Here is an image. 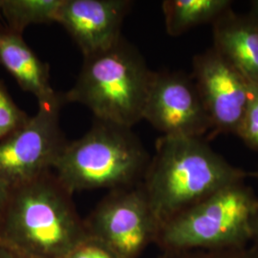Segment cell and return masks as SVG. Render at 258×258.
Returning a JSON list of instances; mask_svg holds the SVG:
<instances>
[{
	"label": "cell",
	"mask_w": 258,
	"mask_h": 258,
	"mask_svg": "<svg viewBox=\"0 0 258 258\" xmlns=\"http://www.w3.org/2000/svg\"><path fill=\"white\" fill-rule=\"evenodd\" d=\"M246 176L202 138L162 136L140 185L159 231L179 214Z\"/></svg>",
	"instance_id": "6da1fadb"
},
{
	"label": "cell",
	"mask_w": 258,
	"mask_h": 258,
	"mask_svg": "<svg viewBox=\"0 0 258 258\" xmlns=\"http://www.w3.org/2000/svg\"><path fill=\"white\" fill-rule=\"evenodd\" d=\"M73 195L54 172L11 187L0 245L19 258H62L85 239Z\"/></svg>",
	"instance_id": "7a4b0ae2"
},
{
	"label": "cell",
	"mask_w": 258,
	"mask_h": 258,
	"mask_svg": "<svg viewBox=\"0 0 258 258\" xmlns=\"http://www.w3.org/2000/svg\"><path fill=\"white\" fill-rule=\"evenodd\" d=\"M149 161L131 128L95 120L81 138L66 143L53 172L71 194L111 191L141 184Z\"/></svg>",
	"instance_id": "3957f363"
},
{
	"label": "cell",
	"mask_w": 258,
	"mask_h": 258,
	"mask_svg": "<svg viewBox=\"0 0 258 258\" xmlns=\"http://www.w3.org/2000/svg\"><path fill=\"white\" fill-rule=\"evenodd\" d=\"M153 73L138 50L121 37L110 48L83 56L80 74L63 100L84 105L96 120L131 128L143 120Z\"/></svg>",
	"instance_id": "277c9868"
},
{
	"label": "cell",
	"mask_w": 258,
	"mask_h": 258,
	"mask_svg": "<svg viewBox=\"0 0 258 258\" xmlns=\"http://www.w3.org/2000/svg\"><path fill=\"white\" fill-rule=\"evenodd\" d=\"M258 197L245 180L229 184L167 222L154 244L161 252L250 245Z\"/></svg>",
	"instance_id": "5b68a950"
},
{
	"label": "cell",
	"mask_w": 258,
	"mask_h": 258,
	"mask_svg": "<svg viewBox=\"0 0 258 258\" xmlns=\"http://www.w3.org/2000/svg\"><path fill=\"white\" fill-rule=\"evenodd\" d=\"M63 102L38 104L34 116L0 140V180L15 187L52 172L68 141L59 124Z\"/></svg>",
	"instance_id": "8992f818"
},
{
	"label": "cell",
	"mask_w": 258,
	"mask_h": 258,
	"mask_svg": "<svg viewBox=\"0 0 258 258\" xmlns=\"http://www.w3.org/2000/svg\"><path fill=\"white\" fill-rule=\"evenodd\" d=\"M84 225L87 234L121 258H139L154 244L158 228L141 185L111 190Z\"/></svg>",
	"instance_id": "52a82bcc"
},
{
	"label": "cell",
	"mask_w": 258,
	"mask_h": 258,
	"mask_svg": "<svg viewBox=\"0 0 258 258\" xmlns=\"http://www.w3.org/2000/svg\"><path fill=\"white\" fill-rule=\"evenodd\" d=\"M143 120L165 137L202 138L212 122L194 79L182 72L153 73Z\"/></svg>",
	"instance_id": "ba28073f"
},
{
	"label": "cell",
	"mask_w": 258,
	"mask_h": 258,
	"mask_svg": "<svg viewBox=\"0 0 258 258\" xmlns=\"http://www.w3.org/2000/svg\"><path fill=\"white\" fill-rule=\"evenodd\" d=\"M192 67L212 134L237 135L249 100V82L213 48L195 55Z\"/></svg>",
	"instance_id": "9c48e42d"
},
{
	"label": "cell",
	"mask_w": 258,
	"mask_h": 258,
	"mask_svg": "<svg viewBox=\"0 0 258 258\" xmlns=\"http://www.w3.org/2000/svg\"><path fill=\"white\" fill-rule=\"evenodd\" d=\"M132 6L129 0H62L55 22L64 28L83 56L104 51L120 38Z\"/></svg>",
	"instance_id": "30bf717a"
},
{
	"label": "cell",
	"mask_w": 258,
	"mask_h": 258,
	"mask_svg": "<svg viewBox=\"0 0 258 258\" xmlns=\"http://www.w3.org/2000/svg\"><path fill=\"white\" fill-rule=\"evenodd\" d=\"M0 64L20 88L37 98L38 104L64 102L51 85L50 68L23 39L22 34L0 28Z\"/></svg>",
	"instance_id": "8fae6325"
},
{
	"label": "cell",
	"mask_w": 258,
	"mask_h": 258,
	"mask_svg": "<svg viewBox=\"0 0 258 258\" xmlns=\"http://www.w3.org/2000/svg\"><path fill=\"white\" fill-rule=\"evenodd\" d=\"M213 49L250 83L258 85V22L227 11L213 23Z\"/></svg>",
	"instance_id": "7c38bea8"
},
{
	"label": "cell",
	"mask_w": 258,
	"mask_h": 258,
	"mask_svg": "<svg viewBox=\"0 0 258 258\" xmlns=\"http://www.w3.org/2000/svg\"><path fill=\"white\" fill-rule=\"evenodd\" d=\"M231 0H165L162 9L166 33L179 37L190 29L213 23L231 10Z\"/></svg>",
	"instance_id": "4fadbf2b"
},
{
	"label": "cell",
	"mask_w": 258,
	"mask_h": 258,
	"mask_svg": "<svg viewBox=\"0 0 258 258\" xmlns=\"http://www.w3.org/2000/svg\"><path fill=\"white\" fill-rule=\"evenodd\" d=\"M61 3L62 0H2L1 14L8 29L22 34L31 25L55 22Z\"/></svg>",
	"instance_id": "5bb4252c"
},
{
	"label": "cell",
	"mask_w": 258,
	"mask_h": 258,
	"mask_svg": "<svg viewBox=\"0 0 258 258\" xmlns=\"http://www.w3.org/2000/svg\"><path fill=\"white\" fill-rule=\"evenodd\" d=\"M26 112L20 109L3 83L0 82V140L21 126L29 119Z\"/></svg>",
	"instance_id": "9a60e30c"
},
{
	"label": "cell",
	"mask_w": 258,
	"mask_h": 258,
	"mask_svg": "<svg viewBox=\"0 0 258 258\" xmlns=\"http://www.w3.org/2000/svg\"><path fill=\"white\" fill-rule=\"evenodd\" d=\"M237 136L252 149L258 150V85L249 83V100Z\"/></svg>",
	"instance_id": "2e32d148"
},
{
	"label": "cell",
	"mask_w": 258,
	"mask_h": 258,
	"mask_svg": "<svg viewBox=\"0 0 258 258\" xmlns=\"http://www.w3.org/2000/svg\"><path fill=\"white\" fill-rule=\"evenodd\" d=\"M156 258H258V252L251 245H248L225 249L161 252Z\"/></svg>",
	"instance_id": "e0dca14e"
},
{
	"label": "cell",
	"mask_w": 258,
	"mask_h": 258,
	"mask_svg": "<svg viewBox=\"0 0 258 258\" xmlns=\"http://www.w3.org/2000/svg\"><path fill=\"white\" fill-rule=\"evenodd\" d=\"M62 258H121L99 240L89 235Z\"/></svg>",
	"instance_id": "ac0fdd59"
},
{
	"label": "cell",
	"mask_w": 258,
	"mask_h": 258,
	"mask_svg": "<svg viewBox=\"0 0 258 258\" xmlns=\"http://www.w3.org/2000/svg\"><path fill=\"white\" fill-rule=\"evenodd\" d=\"M11 195V186L0 180V223L6 211Z\"/></svg>",
	"instance_id": "d6986e66"
},
{
	"label": "cell",
	"mask_w": 258,
	"mask_h": 258,
	"mask_svg": "<svg viewBox=\"0 0 258 258\" xmlns=\"http://www.w3.org/2000/svg\"><path fill=\"white\" fill-rule=\"evenodd\" d=\"M250 245L258 252V214L254 220V224H253V231H252V237L250 241Z\"/></svg>",
	"instance_id": "ffe728a7"
},
{
	"label": "cell",
	"mask_w": 258,
	"mask_h": 258,
	"mask_svg": "<svg viewBox=\"0 0 258 258\" xmlns=\"http://www.w3.org/2000/svg\"><path fill=\"white\" fill-rule=\"evenodd\" d=\"M0 258H19L10 250L5 249L3 246L0 245Z\"/></svg>",
	"instance_id": "44dd1931"
},
{
	"label": "cell",
	"mask_w": 258,
	"mask_h": 258,
	"mask_svg": "<svg viewBox=\"0 0 258 258\" xmlns=\"http://www.w3.org/2000/svg\"><path fill=\"white\" fill-rule=\"evenodd\" d=\"M250 17H252L258 22V0H254L251 2V12Z\"/></svg>",
	"instance_id": "7402d4cb"
},
{
	"label": "cell",
	"mask_w": 258,
	"mask_h": 258,
	"mask_svg": "<svg viewBox=\"0 0 258 258\" xmlns=\"http://www.w3.org/2000/svg\"><path fill=\"white\" fill-rule=\"evenodd\" d=\"M1 9H2V0H0V14H1Z\"/></svg>",
	"instance_id": "603a6c76"
},
{
	"label": "cell",
	"mask_w": 258,
	"mask_h": 258,
	"mask_svg": "<svg viewBox=\"0 0 258 258\" xmlns=\"http://www.w3.org/2000/svg\"><path fill=\"white\" fill-rule=\"evenodd\" d=\"M254 176H255V177H256V178L258 179V170L256 171V172H255V173H254Z\"/></svg>",
	"instance_id": "cb8c5ba5"
}]
</instances>
